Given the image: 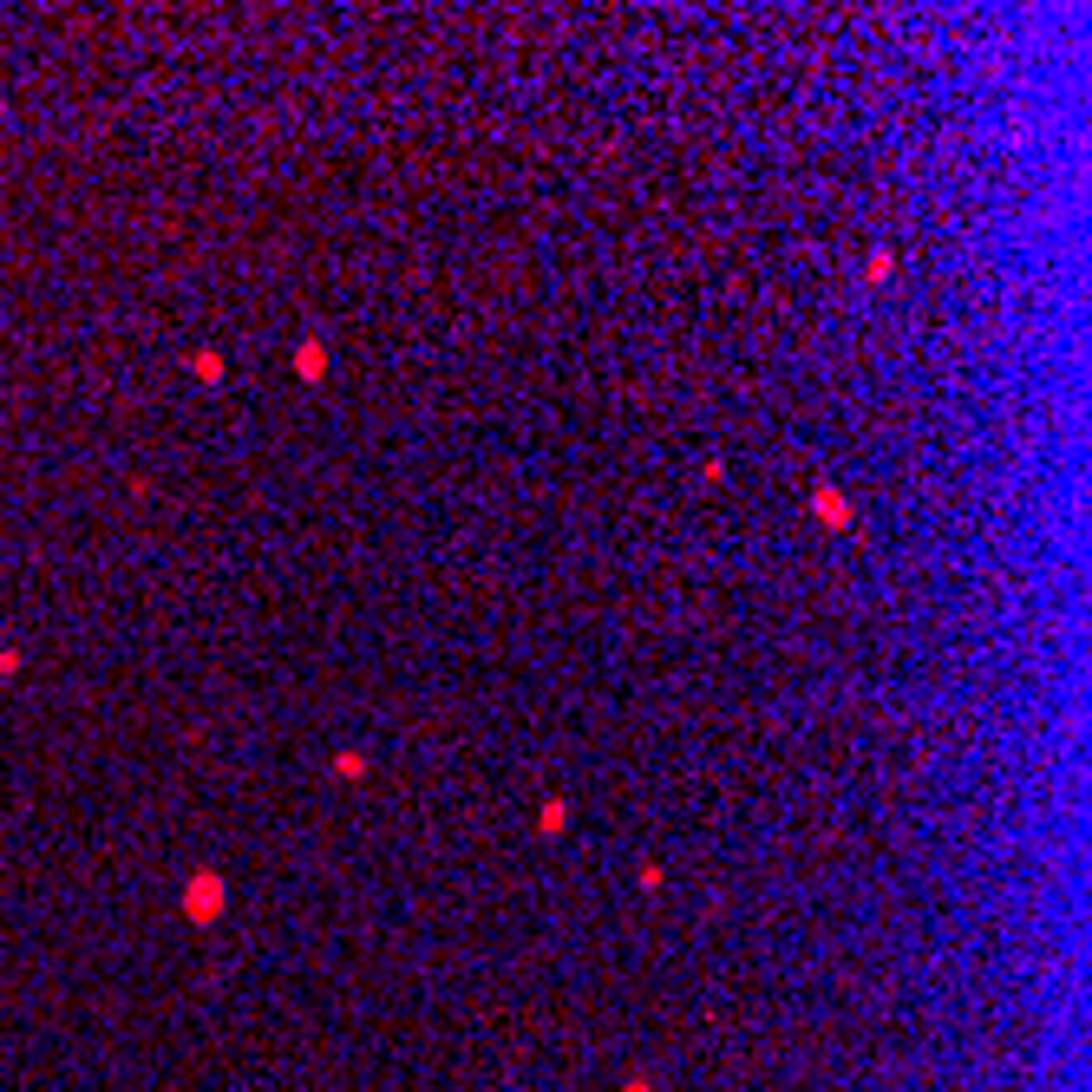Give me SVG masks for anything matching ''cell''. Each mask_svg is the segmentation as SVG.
Masks as SVG:
<instances>
[{
  "instance_id": "cell-1",
  "label": "cell",
  "mask_w": 1092,
  "mask_h": 1092,
  "mask_svg": "<svg viewBox=\"0 0 1092 1092\" xmlns=\"http://www.w3.org/2000/svg\"><path fill=\"white\" fill-rule=\"evenodd\" d=\"M217 909H223V876H203V883L190 890V916H196V922H210Z\"/></svg>"
},
{
  "instance_id": "cell-2",
  "label": "cell",
  "mask_w": 1092,
  "mask_h": 1092,
  "mask_svg": "<svg viewBox=\"0 0 1092 1092\" xmlns=\"http://www.w3.org/2000/svg\"><path fill=\"white\" fill-rule=\"evenodd\" d=\"M294 367H302V379H321V373H327V347H321V340H302Z\"/></svg>"
},
{
  "instance_id": "cell-3",
  "label": "cell",
  "mask_w": 1092,
  "mask_h": 1092,
  "mask_svg": "<svg viewBox=\"0 0 1092 1092\" xmlns=\"http://www.w3.org/2000/svg\"><path fill=\"white\" fill-rule=\"evenodd\" d=\"M812 504H818V517H824V523H851V504H844L837 491H818Z\"/></svg>"
},
{
  "instance_id": "cell-4",
  "label": "cell",
  "mask_w": 1092,
  "mask_h": 1092,
  "mask_svg": "<svg viewBox=\"0 0 1092 1092\" xmlns=\"http://www.w3.org/2000/svg\"><path fill=\"white\" fill-rule=\"evenodd\" d=\"M334 772H340V779H360V772H367V759H360V752H340Z\"/></svg>"
},
{
  "instance_id": "cell-5",
  "label": "cell",
  "mask_w": 1092,
  "mask_h": 1092,
  "mask_svg": "<svg viewBox=\"0 0 1092 1092\" xmlns=\"http://www.w3.org/2000/svg\"><path fill=\"white\" fill-rule=\"evenodd\" d=\"M196 373H203V379H223V354H196Z\"/></svg>"
},
{
  "instance_id": "cell-6",
  "label": "cell",
  "mask_w": 1092,
  "mask_h": 1092,
  "mask_svg": "<svg viewBox=\"0 0 1092 1092\" xmlns=\"http://www.w3.org/2000/svg\"><path fill=\"white\" fill-rule=\"evenodd\" d=\"M562 818H569V812H562V798L543 805V831H562Z\"/></svg>"
}]
</instances>
